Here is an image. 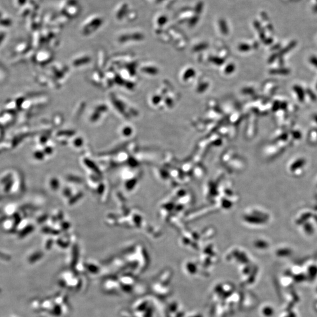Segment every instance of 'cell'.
Instances as JSON below:
<instances>
[{
    "instance_id": "obj_1",
    "label": "cell",
    "mask_w": 317,
    "mask_h": 317,
    "mask_svg": "<svg viewBox=\"0 0 317 317\" xmlns=\"http://www.w3.org/2000/svg\"><path fill=\"white\" fill-rule=\"evenodd\" d=\"M293 90L295 91V93L297 94V95L298 97V99H299V100L301 102H304V99H305V92H304L303 89L301 88L300 86L295 85L293 87Z\"/></svg>"
},
{
    "instance_id": "obj_2",
    "label": "cell",
    "mask_w": 317,
    "mask_h": 317,
    "mask_svg": "<svg viewBox=\"0 0 317 317\" xmlns=\"http://www.w3.org/2000/svg\"><path fill=\"white\" fill-rule=\"evenodd\" d=\"M297 43L295 41H292L290 44H288L285 48L284 49H281L278 54V56H279L280 58L283 57L284 55H285L286 53L290 51H291V49H293V48H294L296 45Z\"/></svg>"
},
{
    "instance_id": "obj_3",
    "label": "cell",
    "mask_w": 317,
    "mask_h": 317,
    "mask_svg": "<svg viewBox=\"0 0 317 317\" xmlns=\"http://www.w3.org/2000/svg\"><path fill=\"white\" fill-rule=\"evenodd\" d=\"M271 73L276 75H288L290 73V70L287 68H280L271 70Z\"/></svg>"
},
{
    "instance_id": "obj_4",
    "label": "cell",
    "mask_w": 317,
    "mask_h": 317,
    "mask_svg": "<svg viewBox=\"0 0 317 317\" xmlns=\"http://www.w3.org/2000/svg\"><path fill=\"white\" fill-rule=\"evenodd\" d=\"M306 92L307 93L308 95L309 98L312 100V101H316L317 100V97L316 96V95L313 92V91L310 89H307L306 90Z\"/></svg>"
},
{
    "instance_id": "obj_5",
    "label": "cell",
    "mask_w": 317,
    "mask_h": 317,
    "mask_svg": "<svg viewBox=\"0 0 317 317\" xmlns=\"http://www.w3.org/2000/svg\"><path fill=\"white\" fill-rule=\"evenodd\" d=\"M309 62L312 65H314L317 68V57L315 56H311L309 58Z\"/></svg>"
},
{
    "instance_id": "obj_6",
    "label": "cell",
    "mask_w": 317,
    "mask_h": 317,
    "mask_svg": "<svg viewBox=\"0 0 317 317\" xmlns=\"http://www.w3.org/2000/svg\"><path fill=\"white\" fill-rule=\"evenodd\" d=\"M292 135L294 138L296 139H300L301 138V133L298 131H294L292 133Z\"/></svg>"
},
{
    "instance_id": "obj_7",
    "label": "cell",
    "mask_w": 317,
    "mask_h": 317,
    "mask_svg": "<svg viewBox=\"0 0 317 317\" xmlns=\"http://www.w3.org/2000/svg\"><path fill=\"white\" fill-rule=\"evenodd\" d=\"M287 107V104L286 102H281L280 104V109H285Z\"/></svg>"
},
{
    "instance_id": "obj_8",
    "label": "cell",
    "mask_w": 317,
    "mask_h": 317,
    "mask_svg": "<svg viewBox=\"0 0 317 317\" xmlns=\"http://www.w3.org/2000/svg\"><path fill=\"white\" fill-rule=\"evenodd\" d=\"M278 57V54H274V55L272 56V57H271V59H270V62H273V61L276 59V57Z\"/></svg>"
},
{
    "instance_id": "obj_9",
    "label": "cell",
    "mask_w": 317,
    "mask_h": 317,
    "mask_svg": "<svg viewBox=\"0 0 317 317\" xmlns=\"http://www.w3.org/2000/svg\"><path fill=\"white\" fill-rule=\"evenodd\" d=\"M313 119H314V120L317 123V114H314V115L313 116Z\"/></svg>"
},
{
    "instance_id": "obj_10",
    "label": "cell",
    "mask_w": 317,
    "mask_h": 317,
    "mask_svg": "<svg viewBox=\"0 0 317 317\" xmlns=\"http://www.w3.org/2000/svg\"><path fill=\"white\" fill-rule=\"evenodd\" d=\"M316 89H317V85H316Z\"/></svg>"
}]
</instances>
